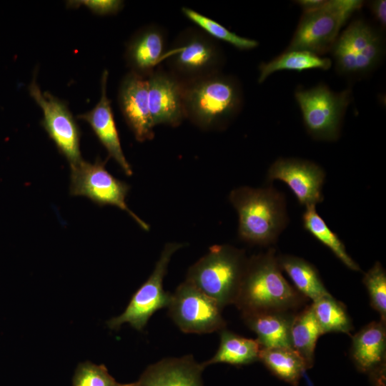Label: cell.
<instances>
[{"mask_svg":"<svg viewBox=\"0 0 386 386\" xmlns=\"http://www.w3.org/2000/svg\"><path fill=\"white\" fill-rule=\"evenodd\" d=\"M306 297L284 277L274 248L247 258L234 305L242 315L252 313L291 312Z\"/></svg>","mask_w":386,"mask_h":386,"instance_id":"1","label":"cell"},{"mask_svg":"<svg viewBox=\"0 0 386 386\" xmlns=\"http://www.w3.org/2000/svg\"><path fill=\"white\" fill-rule=\"evenodd\" d=\"M229 199L238 214L239 237L247 243L274 244L287 225L285 197L273 187H240Z\"/></svg>","mask_w":386,"mask_h":386,"instance_id":"2","label":"cell"},{"mask_svg":"<svg viewBox=\"0 0 386 386\" xmlns=\"http://www.w3.org/2000/svg\"><path fill=\"white\" fill-rule=\"evenodd\" d=\"M185 118L203 129L226 127L240 112L242 92L233 77L219 72L183 83Z\"/></svg>","mask_w":386,"mask_h":386,"instance_id":"3","label":"cell"},{"mask_svg":"<svg viewBox=\"0 0 386 386\" xmlns=\"http://www.w3.org/2000/svg\"><path fill=\"white\" fill-rule=\"evenodd\" d=\"M247 261L244 250L229 244L214 245L189 268L185 280L223 309L234 303Z\"/></svg>","mask_w":386,"mask_h":386,"instance_id":"4","label":"cell"},{"mask_svg":"<svg viewBox=\"0 0 386 386\" xmlns=\"http://www.w3.org/2000/svg\"><path fill=\"white\" fill-rule=\"evenodd\" d=\"M363 4L360 0H330L316 11L303 13L285 51H307L319 56L330 51L341 29Z\"/></svg>","mask_w":386,"mask_h":386,"instance_id":"5","label":"cell"},{"mask_svg":"<svg viewBox=\"0 0 386 386\" xmlns=\"http://www.w3.org/2000/svg\"><path fill=\"white\" fill-rule=\"evenodd\" d=\"M330 51L338 73L348 76H366L382 60L383 37L366 21L356 19L340 34Z\"/></svg>","mask_w":386,"mask_h":386,"instance_id":"6","label":"cell"},{"mask_svg":"<svg viewBox=\"0 0 386 386\" xmlns=\"http://www.w3.org/2000/svg\"><path fill=\"white\" fill-rule=\"evenodd\" d=\"M295 96L311 137L328 142L339 138L344 115L352 100L351 89L335 92L319 84L310 89H297Z\"/></svg>","mask_w":386,"mask_h":386,"instance_id":"7","label":"cell"},{"mask_svg":"<svg viewBox=\"0 0 386 386\" xmlns=\"http://www.w3.org/2000/svg\"><path fill=\"white\" fill-rule=\"evenodd\" d=\"M169 71L182 83L219 72L223 54L212 38L194 29L184 31L174 47L166 51Z\"/></svg>","mask_w":386,"mask_h":386,"instance_id":"8","label":"cell"},{"mask_svg":"<svg viewBox=\"0 0 386 386\" xmlns=\"http://www.w3.org/2000/svg\"><path fill=\"white\" fill-rule=\"evenodd\" d=\"M184 244L170 242L165 244L154 271L149 278L132 295L124 311L107 322L111 330H118L124 323L138 331H142L150 317L159 310L167 307L171 293L165 292L163 280L172 255Z\"/></svg>","mask_w":386,"mask_h":386,"instance_id":"9","label":"cell"},{"mask_svg":"<svg viewBox=\"0 0 386 386\" xmlns=\"http://www.w3.org/2000/svg\"><path fill=\"white\" fill-rule=\"evenodd\" d=\"M107 161L97 159L94 163L82 160L71 167L70 194L84 196L100 206L112 205L125 211L144 230L149 225L127 205L129 186L112 175L105 168Z\"/></svg>","mask_w":386,"mask_h":386,"instance_id":"10","label":"cell"},{"mask_svg":"<svg viewBox=\"0 0 386 386\" xmlns=\"http://www.w3.org/2000/svg\"><path fill=\"white\" fill-rule=\"evenodd\" d=\"M168 315L179 329L187 334H207L226 327L222 308L186 280L171 293Z\"/></svg>","mask_w":386,"mask_h":386,"instance_id":"11","label":"cell"},{"mask_svg":"<svg viewBox=\"0 0 386 386\" xmlns=\"http://www.w3.org/2000/svg\"><path fill=\"white\" fill-rule=\"evenodd\" d=\"M29 94L43 111L41 124L58 150L74 167L83 159L80 152L81 133L78 124L66 104L40 90L36 78L29 86Z\"/></svg>","mask_w":386,"mask_h":386,"instance_id":"12","label":"cell"},{"mask_svg":"<svg viewBox=\"0 0 386 386\" xmlns=\"http://www.w3.org/2000/svg\"><path fill=\"white\" fill-rule=\"evenodd\" d=\"M267 179L284 182L300 204L316 206L324 199L325 172L318 164L295 158H279L269 168Z\"/></svg>","mask_w":386,"mask_h":386,"instance_id":"13","label":"cell"},{"mask_svg":"<svg viewBox=\"0 0 386 386\" xmlns=\"http://www.w3.org/2000/svg\"><path fill=\"white\" fill-rule=\"evenodd\" d=\"M148 106L153 125H179L185 119L183 83L170 72L154 71L148 77Z\"/></svg>","mask_w":386,"mask_h":386,"instance_id":"14","label":"cell"},{"mask_svg":"<svg viewBox=\"0 0 386 386\" xmlns=\"http://www.w3.org/2000/svg\"><path fill=\"white\" fill-rule=\"evenodd\" d=\"M118 100L136 139L144 142L153 139L154 126L148 106V79L130 71L121 83Z\"/></svg>","mask_w":386,"mask_h":386,"instance_id":"15","label":"cell"},{"mask_svg":"<svg viewBox=\"0 0 386 386\" xmlns=\"http://www.w3.org/2000/svg\"><path fill=\"white\" fill-rule=\"evenodd\" d=\"M107 79L108 71L104 70L101 79V97L99 102L91 110L79 115L78 118L89 124L107 149L109 157L115 160L127 176H131L132 169L122 149L111 102L107 95Z\"/></svg>","mask_w":386,"mask_h":386,"instance_id":"16","label":"cell"},{"mask_svg":"<svg viewBox=\"0 0 386 386\" xmlns=\"http://www.w3.org/2000/svg\"><path fill=\"white\" fill-rule=\"evenodd\" d=\"M204 368L192 355L164 358L149 365L134 386H204Z\"/></svg>","mask_w":386,"mask_h":386,"instance_id":"17","label":"cell"},{"mask_svg":"<svg viewBox=\"0 0 386 386\" xmlns=\"http://www.w3.org/2000/svg\"><path fill=\"white\" fill-rule=\"evenodd\" d=\"M350 356L362 372L383 373L386 356V322L373 321L353 337Z\"/></svg>","mask_w":386,"mask_h":386,"instance_id":"18","label":"cell"},{"mask_svg":"<svg viewBox=\"0 0 386 386\" xmlns=\"http://www.w3.org/2000/svg\"><path fill=\"white\" fill-rule=\"evenodd\" d=\"M165 45L164 32L157 26H147L137 31L129 41L125 54L131 71L148 79L164 60Z\"/></svg>","mask_w":386,"mask_h":386,"instance_id":"19","label":"cell"},{"mask_svg":"<svg viewBox=\"0 0 386 386\" xmlns=\"http://www.w3.org/2000/svg\"><path fill=\"white\" fill-rule=\"evenodd\" d=\"M291 312L271 311L242 315L245 325L257 336L261 349L291 347Z\"/></svg>","mask_w":386,"mask_h":386,"instance_id":"20","label":"cell"},{"mask_svg":"<svg viewBox=\"0 0 386 386\" xmlns=\"http://www.w3.org/2000/svg\"><path fill=\"white\" fill-rule=\"evenodd\" d=\"M219 332V347L212 358L202 362L205 367L217 363L239 366L259 360L261 347L256 339L246 338L225 328Z\"/></svg>","mask_w":386,"mask_h":386,"instance_id":"21","label":"cell"},{"mask_svg":"<svg viewBox=\"0 0 386 386\" xmlns=\"http://www.w3.org/2000/svg\"><path fill=\"white\" fill-rule=\"evenodd\" d=\"M278 262L292 279L295 288L312 302L331 294L325 287L317 269L303 258L290 254L277 256Z\"/></svg>","mask_w":386,"mask_h":386,"instance_id":"22","label":"cell"},{"mask_svg":"<svg viewBox=\"0 0 386 386\" xmlns=\"http://www.w3.org/2000/svg\"><path fill=\"white\" fill-rule=\"evenodd\" d=\"M322 335L311 305L294 315L290 327L291 347L302 357L307 369L314 365L317 341Z\"/></svg>","mask_w":386,"mask_h":386,"instance_id":"23","label":"cell"},{"mask_svg":"<svg viewBox=\"0 0 386 386\" xmlns=\"http://www.w3.org/2000/svg\"><path fill=\"white\" fill-rule=\"evenodd\" d=\"M332 61L310 51L292 50L285 51L268 62L259 66L258 82H264L271 74L279 71H303L309 69H329Z\"/></svg>","mask_w":386,"mask_h":386,"instance_id":"24","label":"cell"},{"mask_svg":"<svg viewBox=\"0 0 386 386\" xmlns=\"http://www.w3.org/2000/svg\"><path fill=\"white\" fill-rule=\"evenodd\" d=\"M275 376L293 386H297L307 370L302 357L292 347L260 350L259 359Z\"/></svg>","mask_w":386,"mask_h":386,"instance_id":"25","label":"cell"},{"mask_svg":"<svg viewBox=\"0 0 386 386\" xmlns=\"http://www.w3.org/2000/svg\"><path fill=\"white\" fill-rule=\"evenodd\" d=\"M304 228L333 254L350 269L360 271L359 265L346 251L343 242L327 225L316 210V206H308L302 214Z\"/></svg>","mask_w":386,"mask_h":386,"instance_id":"26","label":"cell"},{"mask_svg":"<svg viewBox=\"0 0 386 386\" xmlns=\"http://www.w3.org/2000/svg\"><path fill=\"white\" fill-rule=\"evenodd\" d=\"M311 306L323 335L329 332L349 334L352 330L344 305L331 295L312 302Z\"/></svg>","mask_w":386,"mask_h":386,"instance_id":"27","label":"cell"},{"mask_svg":"<svg viewBox=\"0 0 386 386\" xmlns=\"http://www.w3.org/2000/svg\"><path fill=\"white\" fill-rule=\"evenodd\" d=\"M182 11L187 18L199 26L209 36L229 43L239 50H250L258 46L257 41L240 36L192 9L183 7Z\"/></svg>","mask_w":386,"mask_h":386,"instance_id":"28","label":"cell"},{"mask_svg":"<svg viewBox=\"0 0 386 386\" xmlns=\"http://www.w3.org/2000/svg\"><path fill=\"white\" fill-rule=\"evenodd\" d=\"M362 282L372 307L380 314V320L386 322V272L379 262L365 274Z\"/></svg>","mask_w":386,"mask_h":386,"instance_id":"29","label":"cell"},{"mask_svg":"<svg viewBox=\"0 0 386 386\" xmlns=\"http://www.w3.org/2000/svg\"><path fill=\"white\" fill-rule=\"evenodd\" d=\"M72 386H134V382L119 383L109 373L104 365L86 361L77 365Z\"/></svg>","mask_w":386,"mask_h":386,"instance_id":"30","label":"cell"},{"mask_svg":"<svg viewBox=\"0 0 386 386\" xmlns=\"http://www.w3.org/2000/svg\"><path fill=\"white\" fill-rule=\"evenodd\" d=\"M67 6L71 8L84 6L96 14L109 15L119 12L122 9L124 2L119 0L68 1Z\"/></svg>","mask_w":386,"mask_h":386,"instance_id":"31","label":"cell"},{"mask_svg":"<svg viewBox=\"0 0 386 386\" xmlns=\"http://www.w3.org/2000/svg\"><path fill=\"white\" fill-rule=\"evenodd\" d=\"M370 9L376 21L383 28L386 25V1L376 0L370 3Z\"/></svg>","mask_w":386,"mask_h":386,"instance_id":"32","label":"cell"},{"mask_svg":"<svg viewBox=\"0 0 386 386\" xmlns=\"http://www.w3.org/2000/svg\"><path fill=\"white\" fill-rule=\"evenodd\" d=\"M325 2V0H300L297 4L303 10V13H308L319 9Z\"/></svg>","mask_w":386,"mask_h":386,"instance_id":"33","label":"cell"},{"mask_svg":"<svg viewBox=\"0 0 386 386\" xmlns=\"http://www.w3.org/2000/svg\"><path fill=\"white\" fill-rule=\"evenodd\" d=\"M378 386H385V384H383V377H381L377 380Z\"/></svg>","mask_w":386,"mask_h":386,"instance_id":"34","label":"cell"}]
</instances>
